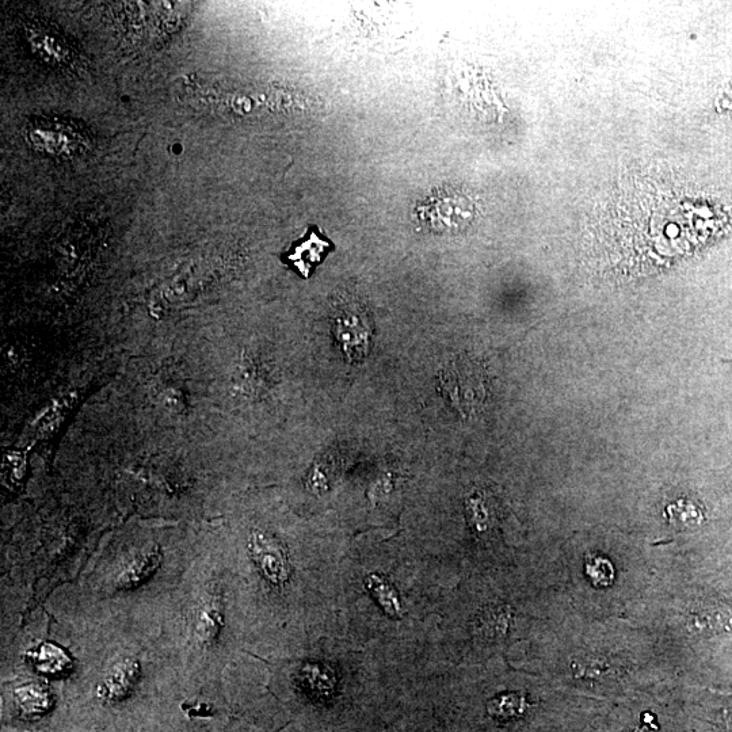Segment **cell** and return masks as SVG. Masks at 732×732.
<instances>
[{
    "label": "cell",
    "mask_w": 732,
    "mask_h": 732,
    "mask_svg": "<svg viewBox=\"0 0 732 732\" xmlns=\"http://www.w3.org/2000/svg\"><path fill=\"white\" fill-rule=\"evenodd\" d=\"M106 388L141 421L189 436H220L202 330L151 335L125 354Z\"/></svg>",
    "instance_id": "1"
},
{
    "label": "cell",
    "mask_w": 732,
    "mask_h": 732,
    "mask_svg": "<svg viewBox=\"0 0 732 732\" xmlns=\"http://www.w3.org/2000/svg\"><path fill=\"white\" fill-rule=\"evenodd\" d=\"M442 394L463 413L474 411L483 395V384L475 366L465 360L449 362L440 373Z\"/></svg>",
    "instance_id": "2"
},
{
    "label": "cell",
    "mask_w": 732,
    "mask_h": 732,
    "mask_svg": "<svg viewBox=\"0 0 732 732\" xmlns=\"http://www.w3.org/2000/svg\"><path fill=\"white\" fill-rule=\"evenodd\" d=\"M247 549L251 559L273 585L281 586L291 578V564L287 551L281 541L272 533L263 531L261 528L251 529Z\"/></svg>",
    "instance_id": "3"
},
{
    "label": "cell",
    "mask_w": 732,
    "mask_h": 732,
    "mask_svg": "<svg viewBox=\"0 0 732 732\" xmlns=\"http://www.w3.org/2000/svg\"><path fill=\"white\" fill-rule=\"evenodd\" d=\"M139 677L140 665L136 659H120L110 667L101 685L98 686V696L109 701L125 699L135 688Z\"/></svg>",
    "instance_id": "4"
},
{
    "label": "cell",
    "mask_w": 732,
    "mask_h": 732,
    "mask_svg": "<svg viewBox=\"0 0 732 732\" xmlns=\"http://www.w3.org/2000/svg\"><path fill=\"white\" fill-rule=\"evenodd\" d=\"M460 198L455 194L438 192L423 204L421 209V219L426 221L427 226L436 231L453 230L460 226L461 207Z\"/></svg>",
    "instance_id": "5"
},
{
    "label": "cell",
    "mask_w": 732,
    "mask_h": 732,
    "mask_svg": "<svg viewBox=\"0 0 732 732\" xmlns=\"http://www.w3.org/2000/svg\"><path fill=\"white\" fill-rule=\"evenodd\" d=\"M224 625V606L219 593L207 594L196 612L194 619V635L202 646H212L219 638Z\"/></svg>",
    "instance_id": "6"
},
{
    "label": "cell",
    "mask_w": 732,
    "mask_h": 732,
    "mask_svg": "<svg viewBox=\"0 0 732 732\" xmlns=\"http://www.w3.org/2000/svg\"><path fill=\"white\" fill-rule=\"evenodd\" d=\"M162 563V552L158 545L136 552L122 566L116 578V586L121 590H131L146 582Z\"/></svg>",
    "instance_id": "7"
},
{
    "label": "cell",
    "mask_w": 732,
    "mask_h": 732,
    "mask_svg": "<svg viewBox=\"0 0 732 732\" xmlns=\"http://www.w3.org/2000/svg\"><path fill=\"white\" fill-rule=\"evenodd\" d=\"M512 609L507 605H491L484 609L476 620V634L484 640H498L509 634L512 624Z\"/></svg>",
    "instance_id": "8"
},
{
    "label": "cell",
    "mask_w": 732,
    "mask_h": 732,
    "mask_svg": "<svg viewBox=\"0 0 732 732\" xmlns=\"http://www.w3.org/2000/svg\"><path fill=\"white\" fill-rule=\"evenodd\" d=\"M529 704L525 696L518 693H503L487 703V714L491 718L510 720L520 718L528 711Z\"/></svg>",
    "instance_id": "9"
},
{
    "label": "cell",
    "mask_w": 732,
    "mask_h": 732,
    "mask_svg": "<svg viewBox=\"0 0 732 732\" xmlns=\"http://www.w3.org/2000/svg\"><path fill=\"white\" fill-rule=\"evenodd\" d=\"M366 586L371 590L373 597L376 598L385 613L394 617L402 613V604H400L398 593L387 579L379 574H371L366 578Z\"/></svg>",
    "instance_id": "10"
},
{
    "label": "cell",
    "mask_w": 732,
    "mask_h": 732,
    "mask_svg": "<svg viewBox=\"0 0 732 732\" xmlns=\"http://www.w3.org/2000/svg\"><path fill=\"white\" fill-rule=\"evenodd\" d=\"M728 619H730V615L726 610L718 608L701 609L689 616V631L693 634L718 632L719 629L726 627Z\"/></svg>",
    "instance_id": "11"
},
{
    "label": "cell",
    "mask_w": 732,
    "mask_h": 732,
    "mask_svg": "<svg viewBox=\"0 0 732 732\" xmlns=\"http://www.w3.org/2000/svg\"><path fill=\"white\" fill-rule=\"evenodd\" d=\"M585 573L594 586L608 587L615 582V568L610 560L600 555L589 554L585 560Z\"/></svg>",
    "instance_id": "12"
},
{
    "label": "cell",
    "mask_w": 732,
    "mask_h": 732,
    "mask_svg": "<svg viewBox=\"0 0 732 732\" xmlns=\"http://www.w3.org/2000/svg\"><path fill=\"white\" fill-rule=\"evenodd\" d=\"M36 663L38 669L47 674H59L70 666V659L61 648L53 644H44L37 651Z\"/></svg>",
    "instance_id": "13"
},
{
    "label": "cell",
    "mask_w": 732,
    "mask_h": 732,
    "mask_svg": "<svg viewBox=\"0 0 732 732\" xmlns=\"http://www.w3.org/2000/svg\"><path fill=\"white\" fill-rule=\"evenodd\" d=\"M613 671L615 670L612 665L604 658H582L573 663L575 678L594 680V678L608 677Z\"/></svg>",
    "instance_id": "14"
},
{
    "label": "cell",
    "mask_w": 732,
    "mask_h": 732,
    "mask_svg": "<svg viewBox=\"0 0 732 732\" xmlns=\"http://www.w3.org/2000/svg\"><path fill=\"white\" fill-rule=\"evenodd\" d=\"M19 704L25 712H40L47 708V692L40 686L29 685L18 690Z\"/></svg>",
    "instance_id": "15"
},
{
    "label": "cell",
    "mask_w": 732,
    "mask_h": 732,
    "mask_svg": "<svg viewBox=\"0 0 732 732\" xmlns=\"http://www.w3.org/2000/svg\"><path fill=\"white\" fill-rule=\"evenodd\" d=\"M667 513L670 514V521L677 525L693 524L696 520L695 507H692V505H686L684 502L667 507Z\"/></svg>",
    "instance_id": "16"
}]
</instances>
